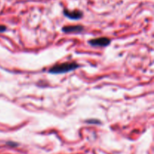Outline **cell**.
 I'll use <instances>...</instances> for the list:
<instances>
[{"label": "cell", "instance_id": "5b68a950", "mask_svg": "<svg viewBox=\"0 0 154 154\" xmlns=\"http://www.w3.org/2000/svg\"><path fill=\"white\" fill-rule=\"evenodd\" d=\"M85 123H88V124H95V125H99L102 123L100 120H97V119H90V120H85Z\"/></svg>", "mask_w": 154, "mask_h": 154}, {"label": "cell", "instance_id": "8992f818", "mask_svg": "<svg viewBox=\"0 0 154 154\" xmlns=\"http://www.w3.org/2000/svg\"><path fill=\"white\" fill-rule=\"evenodd\" d=\"M6 144L12 147H16L19 146V144L17 142H14V141H8V142L6 143Z\"/></svg>", "mask_w": 154, "mask_h": 154}, {"label": "cell", "instance_id": "52a82bcc", "mask_svg": "<svg viewBox=\"0 0 154 154\" xmlns=\"http://www.w3.org/2000/svg\"><path fill=\"white\" fill-rule=\"evenodd\" d=\"M7 30V27L4 25H0V32H4Z\"/></svg>", "mask_w": 154, "mask_h": 154}, {"label": "cell", "instance_id": "7a4b0ae2", "mask_svg": "<svg viewBox=\"0 0 154 154\" xmlns=\"http://www.w3.org/2000/svg\"><path fill=\"white\" fill-rule=\"evenodd\" d=\"M89 45L92 47H99V48H106L111 45V40L108 37H99L96 38L90 39L88 42Z\"/></svg>", "mask_w": 154, "mask_h": 154}, {"label": "cell", "instance_id": "3957f363", "mask_svg": "<svg viewBox=\"0 0 154 154\" xmlns=\"http://www.w3.org/2000/svg\"><path fill=\"white\" fill-rule=\"evenodd\" d=\"M63 14L65 17L71 20H78L82 18L83 17V12L80 10H73L69 11L67 9H64L63 10Z\"/></svg>", "mask_w": 154, "mask_h": 154}, {"label": "cell", "instance_id": "6da1fadb", "mask_svg": "<svg viewBox=\"0 0 154 154\" xmlns=\"http://www.w3.org/2000/svg\"><path fill=\"white\" fill-rule=\"evenodd\" d=\"M81 67L79 64L75 62H67V63L56 64L51 67L48 70V73L53 75H60V74H66L71 72Z\"/></svg>", "mask_w": 154, "mask_h": 154}, {"label": "cell", "instance_id": "277c9868", "mask_svg": "<svg viewBox=\"0 0 154 154\" xmlns=\"http://www.w3.org/2000/svg\"><path fill=\"white\" fill-rule=\"evenodd\" d=\"M84 29V27L81 25L66 26L62 28V31L65 33H81Z\"/></svg>", "mask_w": 154, "mask_h": 154}]
</instances>
